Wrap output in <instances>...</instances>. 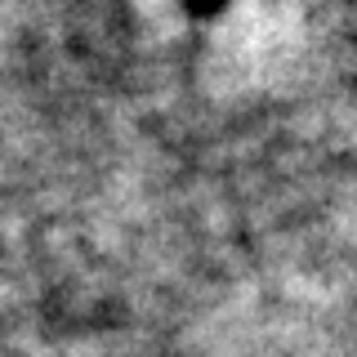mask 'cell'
<instances>
[{
	"label": "cell",
	"mask_w": 357,
	"mask_h": 357,
	"mask_svg": "<svg viewBox=\"0 0 357 357\" xmlns=\"http://www.w3.org/2000/svg\"><path fill=\"white\" fill-rule=\"evenodd\" d=\"M188 5H192L197 14H215V9L223 5V0H188Z\"/></svg>",
	"instance_id": "cell-1"
}]
</instances>
